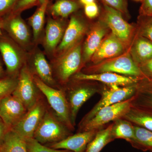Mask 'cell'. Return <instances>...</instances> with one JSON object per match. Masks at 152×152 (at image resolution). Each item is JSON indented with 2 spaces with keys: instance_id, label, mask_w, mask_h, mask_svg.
<instances>
[{
  "instance_id": "1",
  "label": "cell",
  "mask_w": 152,
  "mask_h": 152,
  "mask_svg": "<svg viewBox=\"0 0 152 152\" xmlns=\"http://www.w3.org/2000/svg\"><path fill=\"white\" fill-rule=\"evenodd\" d=\"M106 72L145 79L139 66L134 61L129 53L94 64L88 68L86 74H99Z\"/></svg>"
},
{
  "instance_id": "2",
  "label": "cell",
  "mask_w": 152,
  "mask_h": 152,
  "mask_svg": "<svg viewBox=\"0 0 152 152\" xmlns=\"http://www.w3.org/2000/svg\"><path fill=\"white\" fill-rule=\"evenodd\" d=\"M71 132L54 112L47 109L33 138L42 145L50 144L66 138Z\"/></svg>"
},
{
  "instance_id": "3",
  "label": "cell",
  "mask_w": 152,
  "mask_h": 152,
  "mask_svg": "<svg viewBox=\"0 0 152 152\" xmlns=\"http://www.w3.org/2000/svg\"><path fill=\"white\" fill-rule=\"evenodd\" d=\"M34 79L36 86L46 98L56 115L71 132L74 131L75 126L71 121L69 107L65 94L47 85L37 76H34Z\"/></svg>"
},
{
  "instance_id": "4",
  "label": "cell",
  "mask_w": 152,
  "mask_h": 152,
  "mask_svg": "<svg viewBox=\"0 0 152 152\" xmlns=\"http://www.w3.org/2000/svg\"><path fill=\"white\" fill-rule=\"evenodd\" d=\"M107 87L101 91V99L83 118L79 126L91 119L101 109L132 98L137 91V84L127 86L113 85Z\"/></svg>"
},
{
  "instance_id": "5",
  "label": "cell",
  "mask_w": 152,
  "mask_h": 152,
  "mask_svg": "<svg viewBox=\"0 0 152 152\" xmlns=\"http://www.w3.org/2000/svg\"><path fill=\"white\" fill-rule=\"evenodd\" d=\"M0 53L6 67V75L17 77L23 67L24 56L20 46L3 31L0 35Z\"/></svg>"
},
{
  "instance_id": "6",
  "label": "cell",
  "mask_w": 152,
  "mask_h": 152,
  "mask_svg": "<svg viewBox=\"0 0 152 152\" xmlns=\"http://www.w3.org/2000/svg\"><path fill=\"white\" fill-rule=\"evenodd\" d=\"M132 97L118 103L101 109L91 119L79 126V132L100 129L110 122H113L122 118L130 108Z\"/></svg>"
},
{
  "instance_id": "7",
  "label": "cell",
  "mask_w": 152,
  "mask_h": 152,
  "mask_svg": "<svg viewBox=\"0 0 152 152\" xmlns=\"http://www.w3.org/2000/svg\"><path fill=\"white\" fill-rule=\"evenodd\" d=\"M59 56L55 64V70L60 81L65 83L72 76L77 73L81 66L83 62L81 44L80 42Z\"/></svg>"
},
{
  "instance_id": "8",
  "label": "cell",
  "mask_w": 152,
  "mask_h": 152,
  "mask_svg": "<svg viewBox=\"0 0 152 152\" xmlns=\"http://www.w3.org/2000/svg\"><path fill=\"white\" fill-rule=\"evenodd\" d=\"M38 90L34 76L26 66H23L18 76V84L12 94L19 99L28 110L40 99Z\"/></svg>"
},
{
  "instance_id": "9",
  "label": "cell",
  "mask_w": 152,
  "mask_h": 152,
  "mask_svg": "<svg viewBox=\"0 0 152 152\" xmlns=\"http://www.w3.org/2000/svg\"><path fill=\"white\" fill-rule=\"evenodd\" d=\"M47 110L46 106L40 99L10 130L15 132L25 140L33 138Z\"/></svg>"
},
{
  "instance_id": "10",
  "label": "cell",
  "mask_w": 152,
  "mask_h": 152,
  "mask_svg": "<svg viewBox=\"0 0 152 152\" xmlns=\"http://www.w3.org/2000/svg\"><path fill=\"white\" fill-rule=\"evenodd\" d=\"M103 22L112 34L126 46L129 45L134 31L132 26L124 19L121 13L104 4Z\"/></svg>"
},
{
  "instance_id": "11",
  "label": "cell",
  "mask_w": 152,
  "mask_h": 152,
  "mask_svg": "<svg viewBox=\"0 0 152 152\" xmlns=\"http://www.w3.org/2000/svg\"><path fill=\"white\" fill-rule=\"evenodd\" d=\"M27 111L23 103L12 94L0 99V117L9 130L19 122Z\"/></svg>"
},
{
  "instance_id": "12",
  "label": "cell",
  "mask_w": 152,
  "mask_h": 152,
  "mask_svg": "<svg viewBox=\"0 0 152 152\" xmlns=\"http://www.w3.org/2000/svg\"><path fill=\"white\" fill-rule=\"evenodd\" d=\"M3 30L20 46H27L30 44L29 29L20 13H11L4 17Z\"/></svg>"
},
{
  "instance_id": "13",
  "label": "cell",
  "mask_w": 152,
  "mask_h": 152,
  "mask_svg": "<svg viewBox=\"0 0 152 152\" xmlns=\"http://www.w3.org/2000/svg\"><path fill=\"white\" fill-rule=\"evenodd\" d=\"M101 91L96 86L89 84H82L73 87L66 94L67 99L71 121L74 126L79 110L82 106L94 95Z\"/></svg>"
},
{
  "instance_id": "14",
  "label": "cell",
  "mask_w": 152,
  "mask_h": 152,
  "mask_svg": "<svg viewBox=\"0 0 152 152\" xmlns=\"http://www.w3.org/2000/svg\"><path fill=\"white\" fill-rule=\"evenodd\" d=\"M74 79L77 81H93L101 82L107 86L116 85L120 86L137 84L143 80L110 72L95 74L78 72L75 75Z\"/></svg>"
},
{
  "instance_id": "15",
  "label": "cell",
  "mask_w": 152,
  "mask_h": 152,
  "mask_svg": "<svg viewBox=\"0 0 152 152\" xmlns=\"http://www.w3.org/2000/svg\"><path fill=\"white\" fill-rule=\"evenodd\" d=\"M86 31L83 22L78 17L73 16L70 20L64 36L57 48L59 55L62 54L80 42Z\"/></svg>"
},
{
  "instance_id": "16",
  "label": "cell",
  "mask_w": 152,
  "mask_h": 152,
  "mask_svg": "<svg viewBox=\"0 0 152 152\" xmlns=\"http://www.w3.org/2000/svg\"><path fill=\"white\" fill-rule=\"evenodd\" d=\"M99 130L79 132L75 134L69 136L61 141L49 144V147L56 149L69 150L74 152H84Z\"/></svg>"
},
{
  "instance_id": "17",
  "label": "cell",
  "mask_w": 152,
  "mask_h": 152,
  "mask_svg": "<svg viewBox=\"0 0 152 152\" xmlns=\"http://www.w3.org/2000/svg\"><path fill=\"white\" fill-rule=\"evenodd\" d=\"M126 46L113 34L104 39L91 60L94 64L124 53Z\"/></svg>"
},
{
  "instance_id": "18",
  "label": "cell",
  "mask_w": 152,
  "mask_h": 152,
  "mask_svg": "<svg viewBox=\"0 0 152 152\" xmlns=\"http://www.w3.org/2000/svg\"><path fill=\"white\" fill-rule=\"evenodd\" d=\"M108 28L103 21L98 22L93 26L85 42L83 52V62L91 60L104 39Z\"/></svg>"
},
{
  "instance_id": "19",
  "label": "cell",
  "mask_w": 152,
  "mask_h": 152,
  "mask_svg": "<svg viewBox=\"0 0 152 152\" xmlns=\"http://www.w3.org/2000/svg\"><path fill=\"white\" fill-rule=\"evenodd\" d=\"M64 30L61 21L49 19L45 29L44 45L47 51L52 53L57 50L64 36Z\"/></svg>"
},
{
  "instance_id": "20",
  "label": "cell",
  "mask_w": 152,
  "mask_h": 152,
  "mask_svg": "<svg viewBox=\"0 0 152 152\" xmlns=\"http://www.w3.org/2000/svg\"><path fill=\"white\" fill-rule=\"evenodd\" d=\"M130 53L134 61L140 66L152 58V42L139 36L133 44Z\"/></svg>"
},
{
  "instance_id": "21",
  "label": "cell",
  "mask_w": 152,
  "mask_h": 152,
  "mask_svg": "<svg viewBox=\"0 0 152 152\" xmlns=\"http://www.w3.org/2000/svg\"><path fill=\"white\" fill-rule=\"evenodd\" d=\"M32 64L38 77L50 86H54L55 81L52 68L42 52L37 51L35 53L33 57Z\"/></svg>"
},
{
  "instance_id": "22",
  "label": "cell",
  "mask_w": 152,
  "mask_h": 152,
  "mask_svg": "<svg viewBox=\"0 0 152 152\" xmlns=\"http://www.w3.org/2000/svg\"><path fill=\"white\" fill-rule=\"evenodd\" d=\"M123 118L152 132V111L131 106Z\"/></svg>"
},
{
  "instance_id": "23",
  "label": "cell",
  "mask_w": 152,
  "mask_h": 152,
  "mask_svg": "<svg viewBox=\"0 0 152 152\" xmlns=\"http://www.w3.org/2000/svg\"><path fill=\"white\" fill-rule=\"evenodd\" d=\"M0 152H28L26 140L15 132L9 130L0 145Z\"/></svg>"
},
{
  "instance_id": "24",
  "label": "cell",
  "mask_w": 152,
  "mask_h": 152,
  "mask_svg": "<svg viewBox=\"0 0 152 152\" xmlns=\"http://www.w3.org/2000/svg\"><path fill=\"white\" fill-rule=\"evenodd\" d=\"M111 134L114 140L123 139L130 143L134 138V125L127 120L119 118L113 123Z\"/></svg>"
},
{
  "instance_id": "25",
  "label": "cell",
  "mask_w": 152,
  "mask_h": 152,
  "mask_svg": "<svg viewBox=\"0 0 152 152\" xmlns=\"http://www.w3.org/2000/svg\"><path fill=\"white\" fill-rule=\"evenodd\" d=\"M112 127L113 123L105 128L99 129L84 152H100L104 147L114 141L111 134Z\"/></svg>"
},
{
  "instance_id": "26",
  "label": "cell",
  "mask_w": 152,
  "mask_h": 152,
  "mask_svg": "<svg viewBox=\"0 0 152 152\" xmlns=\"http://www.w3.org/2000/svg\"><path fill=\"white\" fill-rule=\"evenodd\" d=\"M134 128V138L130 143L132 146L144 152L152 151V131L136 125Z\"/></svg>"
},
{
  "instance_id": "27",
  "label": "cell",
  "mask_w": 152,
  "mask_h": 152,
  "mask_svg": "<svg viewBox=\"0 0 152 152\" xmlns=\"http://www.w3.org/2000/svg\"><path fill=\"white\" fill-rule=\"evenodd\" d=\"M48 0H43L39 7L29 19L30 24L32 29L33 37L35 41L39 39L43 28L45 15Z\"/></svg>"
},
{
  "instance_id": "28",
  "label": "cell",
  "mask_w": 152,
  "mask_h": 152,
  "mask_svg": "<svg viewBox=\"0 0 152 152\" xmlns=\"http://www.w3.org/2000/svg\"><path fill=\"white\" fill-rule=\"evenodd\" d=\"M79 8L78 3L74 0H57L51 7V14L56 18H66Z\"/></svg>"
},
{
  "instance_id": "29",
  "label": "cell",
  "mask_w": 152,
  "mask_h": 152,
  "mask_svg": "<svg viewBox=\"0 0 152 152\" xmlns=\"http://www.w3.org/2000/svg\"><path fill=\"white\" fill-rule=\"evenodd\" d=\"M132 105L152 111V90L138 86L133 96Z\"/></svg>"
},
{
  "instance_id": "30",
  "label": "cell",
  "mask_w": 152,
  "mask_h": 152,
  "mask_svg": "<svg viewBox=\"0 0 152 152\" xmlns=\"http://www.w3.org/2000/svg\"><path fill=\"white\" fill-rule=\"evenodd\" d=\"M18 83V77L7 76L0 79V99L12 94Z\"/></svg>"
},
{
  "instance_id": "31",
  "label": "cell",
  "mask_w": 152,
  "mask_h": 152,
  "mask_svg": "<svg viewBox=\"0 0 152 152\" xmlns=\"http://www.w3.org/2000/svg\"><path fill=\"white\" fill-rule=\"evenodd\" d=\"M26 140L28 152H74L69 150L56 149L46 146L33 138Z\"/></svg>"
},
{
  "instance_id": "32",
  "label": "cell",
  "mask_w": 152,
  "mask_h": 152,
  "mask_svg": "<svg viewBox=\"0 0 152 152\" xmlns=\"http://www.w3.org/2000/svg\"><path fill=\"white\" fill-rule=\"evenodd\" d=\"M19 0H0V18L11 13Z\"/></svg>"
},
{
  "instance_id": "33",
  "label": "cell",
  "mask_w": 152,
  "mask_h": 152,
  "mask_svg": "<svg viewBox=\"0 0 152 152\" xmlns=\"http://www.w3.org/2000/svg\"><path fill=\"white\" fill-rule=\"evenodd\" d=\"M145 17L147 19L141 26L139 35L152 42V17Z\"/></svg>"
},
{
  "instance_id": "34",
  "label": "cell",
  "mask_w": 152,
  "mask_h": 152,
  "mask_svg": "<svg viewBox=\"0 0 152 152\" xmlns=\"http://www.w3.org/2000/svg\"><path fill=\"white\" fill-rule=\"evenodd\" d=\"M103 1L105 4L118 11L122 14H127V6L125 0H103Z\"/></svg>"
},
{
  "instance_id": "35",
  "label": "cell",
  "mask_w": 152,
  "mask_h": 152,
  "mask_svg": "<svg viewBox=\"0 0 152 152\" xmlns=\"http://www.w3.org/2000/svg\"><path fill=\"white\" fill-rule=\"evenodd\" d=\"M38 1V0H19L14 8L13 10L11 13H20L22 11L29 8L34 5Z\"/></svg>"
},
{
  "instance_id": "36",
  "label": "cell",
  "mask_w": 152,
  "mask_h": 152,
  "mask_svg": "<svg viewBox=\"0 0 152 152\" xmlns=\"http://www.w3.org/2000/svg\"><path fill=\"white\" fill-rule=\"evenodd\" d=\"M85 15L88 18L93 19L96 17L99 14V8L96 2L84 6Z\"/></svg>"
},
{
  "instance_id": "37",
  "label": "cell",
  "mask_w": 152,
  "mask_h": 152,
  "mask_svg": "<svg viewBox=\"0 0 152 152\" xmlns=\"http://www.w3.org/2000/svg\"><path fill=\"white\" fill-rule=\"evenodd\" d=\"M142 73L147 80L152 79V58L139 66Z\"/></svg>"
},
{
  "instance_id": "38",
  "label": "cell",
  "mask_w": 152,
  "mask_h": 152,
  "mask_svg": "<svg viewBox=\"0 0 152 152\" xmlns=\"http://www.w3.org/2000/svg\"><path fill=\"white\" fill-rule=\"evenodd\" d=\"M140 11L144 16L152 17V0H143Z\"/></svg>"
},
{
  "instance_id": "39",
  "label": "cell",
  "mask_w": 152,
  "mask_h": 152,
  "mask_svg": "<svg viewBox=\"0 0 152 152\" xmlns=\"http://www.w3.org/2000/svg\"><path fill=\"white\" fill-rule=\"evenodd\" d=\"M9 130L0 117V145L1 144L6 133Z\"/></svg>"
},
{
  "instance_id": "40",
  "label": "cell",
  "mask_w": 152,
  "mask_h": 152,
  "mask_svg": "<svg viewBox=\"0 0 152 152\" xmlns=\"http://www.w3.org/2000/svg\"><path fill=\"white\" fill-rule=\"evenodd\" d=\"M137 85L138 86L152 90V82L146 79H143L139 82Z\"/></svg>"
},
{
  "instance_id": "41",
  "label": "cell",
  "mask_w": 152,
  "mask_h": 152,
  "mask_svg": "<svg viewBox=\"0 0 152 152\" xmlns=\"http://www.w3.org/2000/svg\"><path fill=\"white\" fill-rule=\"evenodd\" d=\"M7 76L6 71H4V67H3L2 62L0 59V79Z\"/></svg>"
},
{
  "instance_id": "42",
  "label": "cell",
  "mask_w": 152,
  "mask_h": 152,
  "mask_svg": "<svg viewBox=\"0 0 152 152\" xmlns=\"http://www.w3.org/2000/svg\"><path fill=\"white\" fill-rule=\"evenodd\" d=\"M79 1L80 3L84 6L95 2V0H79Z\"/></svg>"
},
{
  "instance_id": "43",
  "label": "cell",
  "mask_w": 152,
  "mask_h": 152,
  "mask_svg": "<svg viewBox=\"0 0 152 152\" xmlns=\"http://www.w3.org/2000/svg\"><path fill=\"white\" fill-rule=\"evenodd\" d=\"M4 17L0 18V35L2 34L3 24H4Z\"/></svg>"
},
{
  "instance_id": "44",
  "label": "cell",
  "mask_w": 152,
  "mask_h": 152,
  "mask_svg": "<svg viewBox=\"0 0 152 152\" xmlns=\"http://www.w3.org/2000/svg\"><path fill=\"white\" fill-rule=\"evenodd\" d=\"M146 80H147V79H146ZM149 80V81H150L152 82V79H149V80Z\"/></svg>"
},
{
  "instance_id": "45",
  "label": "cell",
  "mask_w": 152,
  "mask_h": 152,
  "mask_svg": "<svg viewBox=\"0 0 152 152\" xmlns=\"http://www.w3.org/2000/svg\"><path fill=\"white\" fill-rule=\"evenodd\" d=\"M135 1H142V0H135Z\"/></svg>"
},
{
  "instance_id": "46",
  "label": "cell",
  "mask_w": 152,
  "mask_h": 152,
  "mask_svg": "<svg viewBox=\"0 0 152 152\" xmlns=\"http://www.w3.org/2000/svg\"><path fill=\"white\" fill-rule=\"evenodd\" d=\"M150 152H152V151H150Z\"/></svg>"
}]
</instances>
